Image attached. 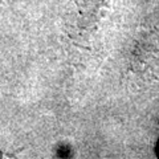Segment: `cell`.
I'll return each instance as SVG.
<instances>
[{
	"label": "cell",
	"instance_id": "obj_1",
	"mask_svg": "<svg viewBox=\"0 0 159 159\" xmlns=\"http://www.w3.org/2000/svg\"><path fill=\"white\" fill-rule=\"evenodd\" d=\"M0 159H2V158H0Z\"/></svg>",
	"mask_w": 159,
	"mask_h": 159
}]
</instances>
